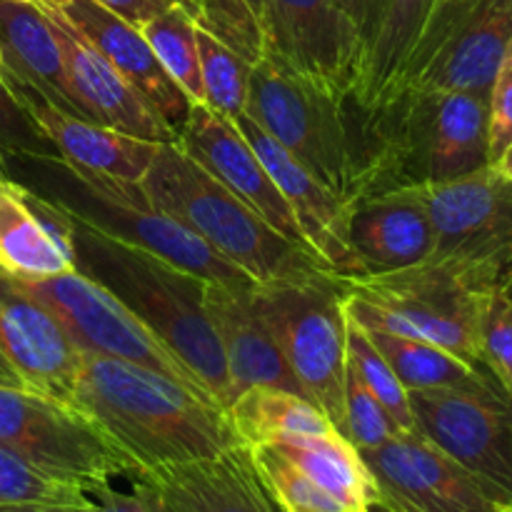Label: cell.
<instances>
[{"instance_id":"obj_40","label":"cell","mask_w":512,"mask_h":512,"mask_svg":"<svg viewBox=\"0 0 512 512\" xmlns=\"http://www.w3.org/2000/svg\"><path fill=\"white\" fill-rule=\"evenodd\" d=\"M133 490L130 493H120L113 485L105 483L95 488L93 495L98 503H103L110 512H165L163 500H160L158 490L143 478H133Z\"/></svg>"},{"instance_id":"obj_2","label":"cell","mask_w":512,"mask_h":512,"mask_svg":"<svg viewBox=\"0 0 512 512\" xmlns=\"http://www.w3.org/2000/svg\"><path fill=\"white\" fill-rule=\"evenodd\" d=\"M245 115L345 203L368 190L378 160L373 108L328 93L265 45L250 68Z\"/></svg>"},{"instance_id":"obj_19","label":"cell","mask_w":512,"mask_h":512,"mask_svg":"<svg viewBox=\"0 0 512 512\" xmlns=\"http://www.w3.org/2000/svg\"><path fill=\"white\" fill-rule=\"evenodd\" d=\"M43 10L53 20L70 90L85 118L155 143L178 140V130L108 63V58L75 25L63 18L60 10Z\"/></svg>"},{"instance_id":"obj_8","label":"cell","mask_w":512,"mask_h":512,"mask_svg":"<svg viewBox=\"0 0 512 512\" xmlns=\"http://www.w3.org/2000/svg\"><path fill=\"white\" fill-rule=\"evenodd\" d=\"M435 248L480 293L512 283V178L495 165L445 183L420 185Z\"/></svg>"},{"instance_id":"obj_18","label":"cell","mask_w":512,"mask_h":512,"mask_svg":"<svg viewBox=\"0 0 512 512\" xmlns=\"http://www.w3.org/2000/svg\"><path fill=\"white\" fill-rule=\"evenodd\" d=\"M235 125L293 210L305 243L340 278H360V265L350 248V205L315 180L288 150L275 143L255 120L238 115Z\"/></svg>"},{"instance_id":"obj_41","label":"cell","mask_w":512,"mask_h":512,"mask_svg":"<svg viewBox=\"0 0 512 512\" xmlns=\"http://www.w3.org/2000/svg\"><path fill=\"white\" fill-rule=\"evenodd\" d=\"M340 8V13L355 25L358 35L363 38L365 50L373 43V35L378 30L380 18H383V10L388 0H333Z\"/></svg>"},{"instance_id":"obj_49","label":"cell","mask_w":512,"mask_h":512,"mask_svg":"<svg viewBox=\"0 0 512 512\" xmlns=\"http://www.w3.org/2000/svg\"><path fill=\"white\" fill-rule=\"evenodd\" d=\"M243 3H245V5H248V8H250V10H253V13H255V15H258V18H260V20H263V0H243Z\"/></svg>"},{"instance_id":"obj_7","label":"cell","mask_w":512,"mask_h":512,"mask_svg":"<svg viewBox=\"0 0 512 512\" xmlns=\"http://www.w3.org/2000/svg\"><path fill=\"white\" fill-rule=\"evenodd\" d=\"M345 283V315L360 328L425 340L485 365L480 320L488 293H480L450 265L428 258L413 268L345 278Z\"/></svg>"},{"instance_id":"obj_37","label":"cell","mask_w":512,"mask_h":512,"mask_svg":"<svg viewBox=\"0 0 512 512\" xmlns=\"http://www.w3.org/2000/svg\"><path fill=\"white\" fill-rule=\"evenodd\" d=\"M480 353L490 373L512 400V295L505 288L488 293L480 320Z\"/></svg>"},{"instance_id":"obj_39","label":"cell","mask_w":512,"mask_h":512,"mask_svg":"<svg viewBox=\"0 0 512 512\" xmlns=\"http://www.w3.org/2000/svg\"><path fill=\"white\" fill-rule=\"evenodd\" d=\"M488 135L490 165L512 143V40L498 65L488 93Z\"/></svg>"},{"instance_id":"obj_4","label":"cell","mask_w":512,"mask_h":512,"mask_svg":"<svg viewBox=\"0 0 512 512\" xmlns=\"http://www.w3.org/2000/svg\"><path fill=\"white\" fill-rule=\"evenodd\" d=\"M373 118L378 160L363 195L445 183L490 165L488 95L405 88L373 105Z\"/></svg>"},{"instance_id":"obj_50","label":"cell","mask_w":512,"mask_h":512,"mask_svg":"<svg viewBox=\"0 0 512 512\" xmlns=\"http://www.w3.org/2000/svg\"><path fill=\"white\" fill-rule=\"evenodd\" d=\"M0 178H5V170H3V155H0Z\"/></svg>"},{"instance_id":"obj_30","label":"cell","mask_w":512,"mask_h":512,"mask_svg":"<svg viewBox=\"0 0 512 512\" xmlns=\"http://www.w3.org/2000/svg\"><path fill=\"white\" fill-rule=\"evenodd\" d=\"M243 445L280 443L298 435L330 433L333 425L323 410L305 395L270 385H253L233 398L225 408Z\"/></svg>"},{"instance_id":"obj_36","label":"cell","mask_w":512,"mask_h":512,"mask_svg":"<svg viewBox=\"0 0 512 512\" xmlns=\"http://www.w3.org/2000/svg\"><path fill=\"white\" fill-rule=\"evenodd\" d=\"M398 433L403 430L395 425L383 403L360 378L358 370L348 363L345 368V440H350L358 450H368L378 448Z\"/></svg>"},{"instance_id":"obj_17","label":"cell","mask_w":512,"mask_h":512,"mask_svg":"<svg viewBox=\"0 0 512 512\" xmlns=\"http://www.w3.org/2000/svg\"><path fill=\"white\" fill-rule=\"evenodd\" d=\"M175 143L200 168H205L215 180H220L230 193L238 195L250 210H255L265 223L273 225L280 235L303 245V248H310L300 233L298 220H295L288 200L283 198L275 180L270 178L263 160L255 155L248 140L243 138L235 120L225 118L223 113L208 108V105H193L188 118L178 128Z\"/></svg>"},{"instance_id":"obj_45","label":"cell","mask_w":512,"mask_h":512,"mask_svg":"<svg viewBox=\"0 0 512 512\" xmlns=\"http://www.w3.org/2000/svg\"><path fill=\"white\" fill-rule=\"evenodd\" d=\"M0 512H70L63 508H40V505H3Z\"/></svg>"},{"instance_id":"obj_33","label":"cell","mask_w":512,"mask_h":512,"mask_svg":"<svg viewBox=\"0 0 512 512\" xmlns=\"http://www.w3.org/2000/svg\"><path fill=\"white\" fill-rule=\"evenodd\" d=\"M90 495L80 485L60 480L20 455L0 448V508L3 505H40L73 510L88 503Z\"/></svg>"},{"instance_id":"obj_51","label":"cell","mask_w":512,"mask_h":512,"mask_svg":"<svg viewBox=\"0 0 512 512\" xmlns=\"http://www.w3.org/2000/svg\"><path fill=\"white\" fill-rule=\"evenodd\" d=\"M498 512H512V505H510V508H500Z\"/></svg>"},{"instance_id":"obj_32","label":"cell","mask_w":512,"mask_h":512,"mask_svg":"<svg viewBox=\"0 0 512 512\" xmlns=\"http://www.w3.org/2000/svg\"><path fill=\"white\" fill-rule=\"evenodd\" d=\"M198 53L205 105L218 110L230 120L243 115L253 65L203 28H198Z\"/></svg>"},{"instance_id":"obj_38","label":"cell","mask_w":512,"mask_h":512,"mask_svg":"<svg viewBox=\"0 0 512 512\" xmlns=\"http://www.w3.org/2000/svg\"><path fill=\"white\" fill-rule=\"evenodd\" d=\"M0 155L15 158H55L58 150L50 143L48 135L38 125V120L28 113L18 95L10 90L0 75Z\"/></svg>"},{"instance_id":"obj_27","label":"cell","mask_w":512,"mask_h":512,"mask_svg":"<svg viewBox=\"0 0 512 512\" xmlns=\"http://www.w3.org/2000/svg\"><path fill=\"white\" fill-rule=\"evenodd\" d=\"M368 338L380 350L408 393L413 390H465L478 395H508L485 365L470 363L440 345L403 335L368 330ZM510 398V395H508Z\"/></svg>"},{"instance_id":"obj_14","label":"cell","mask_w":512,"mask_h":512,"mask_svg":"<svg viewBox=\"0 0 512 512\" xmlns=\"http://www.w3.org/2000/svg\"><path fill=\"white\" fill-rule=\"evenodd\" d=\"M263 35L318 88L340 98L360 93L368 50L333 0H263Z\"/></svg>"},{"instance_id":"obj_47","label":"cell","mask_w":512,"mask_h":512,"mask_svg":"<svg viewBox=\"0 0 512 512\" xmlns=\"http://www.w3.org/2000/svg\"><path fill=\"white\" fill-rule=\"evenodd\" d=\"M23 3L38 5V8H60V5H65L68 0H23Z\"/></svg>"},{"instance_id":"obj_1","label":"cell","mask_w":512,"mask_h":512,"mask_svg":"<svg viewBox=\"0 0 512 512\" xmlns=\"http://www.w3.org/2000/svg\"><path fill=\"white\" fill-rule=\"evenodd\" d=\"M73 408L133 463L135 475L243 445L218 400L123 360L83 353Z\"/></svg>"},{"instance_id":"obj_28","label":"cell","mask_w":512,"mask_h":512,"mask_svg":"<svg viewBox=\"0 0 512 512\" xmlns=\"http://www.w3.org/2000/svg\"><path fill=\"white\" fill-rule=\"evenodd\" d=\"M438 0H388L365 60L358 100L380 105L393 98L403 80L405 65L428 25Z\"/></svg>"},{"instance_id":"obj_13","label":"cell","mask_w":512,"mask_h":512,"mask_svg":"<svg viewBox=\"0 0 512 512\" xmlns=\"http://www.w3.org/2000/svg\"><path fill=\"white\" fill-rule=\"evenodd\" d=\"M415 430L463 470L500 505H512V400L465 390L408 393Z\"/></svg>"},{"instance_id":"obj_23","label":"cell","mask_w":512,"mask_h":512,"mask_svg":"<svg viewBox=\"0 0 512 512\" xmlns=\"http://www.w3.org/2000/svg\"><path fill=\"white\" fill-rule=\"evenodd\" d=\"M70 218L53 198L0 178V273L18 280L73 273Z\"/></svg>"},{"instance_id":"obj_5","label":"cell","mask_w":512,"mask_h":512,"mask_svg":"<svg viewBox=\"0 0 512 512\" xmlns=\"http://www.w3.org/2000/svg\"><path fill=\"white\" fill-rule=\"evenodd\" d=\"M143 190L150 203L193 230L255 283L330 270L318 253L280 235L178 143H163Z\"/></svg>"},{"instance_id":"obj_22","label":"cell","mask_w":512,"mask_h":512,"mask_svg":"<svg viewBox=\"0 0 512 512\" xmlns=\"http://www.w3.org/2000/svg\"><path fill=\"white\" fill-rule=\"evenodd\" d=\"M350 248L363 275L413 268L433 255L435 233L420 188L385 190L350 203Z\"/></svg>"},{"instance_id":"obj_20","label":"cell","mask_w":512,"mask_h":512,"mask_svg":"<svg viewBox=\"0 0 512 512\" xmlns=\"http://www.w3.org/2000/svg\"><path fill=\"white\" fill-rule=\"evenodd\" d=\"M133 478L148 480L158 490L165 512H288L260 475L250 445Z\"/></svg>"},{"instance_id":"obj_12","label":"cell","mask_w":512,"mask_h":512,"mask_svg":"<svg viewBox=\"0 0 512 512\" xmlns=\"http://www.w3.org/2000/svg\"><path fill=\"white\" fill-rule=\"evenodd\" d=\"M510 40L512 0H438L398 93L430 88L488 95Z\"/></svg>"},{"instance_id":"obj_24","label":"cell","mask_w":512,"mask_h":512,"mask_svg":"<svg viewBox=\"0 0 512 512\" xmlns=\"http://www.w3.org/2000/svg\"><path fill=\"white\" fill-rule=\"evenodd\" d=\"M55 10H60L175 130L183 125L193 103L170 78L138 25L110 13L95 0H68Z\"/></svg>"},{"instance_id":"obj_26","label":"cell","mask_w":512,"mask_h":512,"mask_svg":"<svg viewBox=\"0 0 512 512\" xmlns=\"http://www.w3.org/2000/svg\"><path fill=\"white\" fill-rule=\"evenodd\" d=\"M0 75L55 108L85 118L70 90L53 20L38 5L0 0Z\"/></svg>"},{"instance_id":"obj_29","label":"cell","mask_w":512,"mask_h":512,"mask_svg":"<svg viewBox=\"0 0 512 512\" xmlns=\"http://www.w3.org/2000/svg\"><path fill=\"white\" fill-rule=\"evenodd\" d=\"M270 445H275L295 468L303 470L320 490L333 495L345 510H365V505L375 500L373 478L358 448L335 430L298 435Z\"/></svg>"},{"instance_id":"obj_3","label":"cell","mask_w":512,"mask_h":512,"mask_svg":"<svg viewBox=\"0 0 512 512\" xmlns=\"http://www.w3.org/2000/svg\"><path fill=\"white\" fill-rule=\"evenodd\" d=\"M63 210L73 228L75 268L105 285L140 320H145L155 335L198 375L200 385L223 408H228L233 400L228 363L203 305L208 280L128 240L93 228L68 208Z\"/></svg>"},{"instance_id":"obj_52","label":"cell","mask_w":512,"mask_h":512,"mask_svg":"<svg viewBox=\"0 0 512 512\" xmlns=\"http://www.w3.org/2000/svg\"><path fill=\"white\" fill-rule=\"evenodd\" d=\"M505 290H508V293L512 295V283H510V285H508V288H505Z\"/></svg>"},{"instance_id":"obj_53","label":"cell","mask_w":512,"mask_h":512,"mask_svg":"<svg viewBox=\"0 0 512 512\" xmlns=\"http://www.w3.org/2000/svg\"><path fill=\"white\" fill-rule=\"evenodd\" d=\"M343 512H365V510H343Z\"/></svg>"},{"instance_id":"obj_35","label":"cell","mask_w":512,"mask_h":512,"mask_svg":"<svg viewBox=\"0 0 512 512\" xmlns=\"http://www.w3.org/2000/svg\"><path fill=\"white\" fill-rule=\"evenodd\" d=\"M253 453L255 465H258L260 475L265 478L268 488L273 490V495L278 498V503L283 505L288 512H343L345 508L328 495L325 490H320L308 475L300 468H295L283 453H280L275 445H253L250 448Z\"/></svg>"},{"instance_id":"obj_11","label":"cell","mask_w":512,"mask_h":512,"mask_svg":"<svg viewBox=\"0 0 512 512\" xmlns=\"http://www.w3.org/2000/svg\"><path fill=\"white\" fill-rule=\"evenodd\" d=\"M18 283L63 323L83 353L140 365L200 393H208L200 385L198 375L155 335V330L98 280L73 270L53 278Z\"/></svg>"},{"instance_id":"obj_48","label":"cell","mask_w":512,"mask_h":512,"mask_svg":"<svg viewBox=\"0 0 512 512\" xmlns=\"http://www.w3.org/2000/svg\"><path fill=\"white\" fill-rule=\"evenodd\" d=\"M365 512H400V510L390 508V505L380 503V500H370V503L365 505Z\"/></svg>"},{"instance_id":"obj_25","label":"cell","mask_w":512,"mask_h":512,"mask_svg":"<svg viewBox=\"0 0 512 512\" xmlns=\"http://www.w3.org/2000/svg\"><path fill=\"white\" fill-rule=\"evenodd\" d=\"M5 83L28 108V113L38 120L43 133L58 150V158L90 170V173L108 175V178L125 180V183H143L163 143L135 138L123 130L70 115L13 80L5 78Z\"/></svg>"},{"instance_id":"obj_46","label":"cell","mask_w":512,"mask_h":512,"mask_svg":"<svg viewBox=\"0 0 512 512\" xmlns=\"http://www.w3.org/2000/svg\"><path fill=\"white\" fill-rule=\"evenodd\" d=\"M70 512H110L103 503H98L95 498H88V503H83L80 508H73Z\"/></svg>"},{"instance_id":"obj_6","label":"cell","mask_w":512,"mask_h":512,"mask_svg":"<svg viewBox=\"0 0 512 512\" xmlns=\"http://www.w3.org/2000/svg\"><path fill=\"white\" fill-rule=\"evenodd\" d=\"M348 283L333 270L253 285V303L280 345L305 398L318 405L345 438L348 368Z\"/></svg>"},{"instance_id":"obj_9","label":"cell","mask_w":512,"mask_h":512,"mask_svg":"<svg viewBox=\"0 0 512 512\" xmlns=\"http://www.w3.org/2000/svg\"><path fill=\"white\" fill-rule=\"evenodd\" d=\"M43 160H48L50 168L58 170L70 185L65 188V195L53 198L55 203L68 208L93 228L150 250L198 278L218 280V283L248 278L243 270L235 268L205 240H200L193 230L155 208L140 183H125L108 175L90 173L58 155Z\"/></svg>"},{"instance_id":"obj_34","label":"cell","mask_w":512,"mask_h":512,"mask_svg":"<svg viewBox=\"0 0 512 512\" xmlns=\"http://www.w3.org/2000/svg\"><path fill=\"white\" fill-rule=\"evenodd\" d=\"M348 363L358 370L360 378H363L365 385L373 390L375 398L383 403V408L388 410V415L395 420V425H398L403 433H418V430H415L413 410H410L408 390L403 388L398 375L393 373L388 360L380 355V350L375 348L373 340L368 338V333H365V330L360 328L358 323H353L350 318H348Z\"/></svg>"},{"instance_id":"obj_15","label":"cell","mask_w":512,"mask_h":512,"mask_svg":"<svg viewBox=\"0 0 512 512\" xmlns=\"http://www.w3.org/2000/svg\"><path fill=\"white\" fill-rule=\"evenodd\" d=\"M375 500L400 512H498L500 505L468 470L420 433H398L378 448L358 450Z\"/></svg>"},{"instance_id":"obj_31","label":"cell","mask_w":512,"mask_h":512,"mask_svg":"<svg viewBox=\"0 0 512 512\" xmlns=\"http://www.w3.org/2000/svg\"><path fill=\"white\" fill-rule=\"evenodd\" d=\"M153 53L168 70L170 78L180 85L185 98L193 105H205L203 75H200L198 25H195L190 0H178L165 13L155 15L140 25Z\"/></svg>"},{"instance_id":"obj_44","label":"cell","mask_w":512,"mask_h":512,"mask_svg":"<svg viewBox=\"0 0 512 512\" xmlns=\"http://www.w3.org/2000/svg\"><path fill=\"white\" fill-rule=\"evenodd\" d=\"M493 165L500 170V173L508 175V178H512V143L503 150V153H500V158L495 160Z\"/></svg>"},{"instance_id":"obj_21","label":"cell","mask_w":512,"mask_h":512,"mask_svg":"<svg viewBox=\"0 0 512 512\" xmlns=\"http://www.w3.org/2000/svg\"><path fill=\"white\" fill-rule=\"evenodd\" d=\"M253 285L255 280L250 278L233 283L208 280L203 293L205 313L223 345L233 398L253 385H270L305 395L263 315L255 308Z\"/></svg>"},{"instance_id":"obj_10","label":"cell","mask_w":512,"mask_h":512,"mask_svg":"<svg viewBox=\"0 0 512 512\" xmlns=\"http://www.w3.org/2000/svg\"><path fill=\"white\" fill-rule=\"evenodd\" d=\"M0 448L85 493L135 468L73 405L33 390L0 385Z\"/></svg>"},{"instance_id":"obj_16","label":"cell","mask_w":512,"mask_h":512,"mask_svg":"<svg viewBox=\"0 0 512 512\" xmlns=\"http://www.w3.org/2000/svg\"><path fill=\"white\" fill-rule=\"evenodd\" d=\"M0 355L25 390L73 405L83 350L13 275L0 273Z\"/></svg>"},{"instance_id":"obj_42","label":"cell","mask_w":512,"mask_h":512,"mask_svg":"<svg viewBox=\"0 0 512 512\" xmlns=\"http://www.w3.org/2000/svg\"><path fill=\"white\" fill-rule=\"evenodd\" d=\"M103 8H108L110 13L120 15L123 20L133 25H145L148 20H153L155 15L165 13L170 5H175L178 0H95Z\"/></svg>"},{"instance_id":"obj_43","label":"cell","mask_w":512,"mask_h":512,"mask_svg":"<svg viewBox=\"0 0 512 512\" xmlns=\"http://www.w3.org/2000/svg\"><path fill=\"white\" fill-rule=\"evenodd\" d=\"M0 385H13V388H23L18 380V375L13 373V368H10L8 363H5V358L0 355Z\"/></svg>"}]
</instances>
